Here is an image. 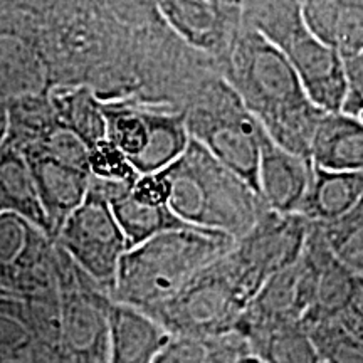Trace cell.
Here are the masks:
<instances>
[{
    "label": "cell",
    "instance_id": "7402d4cb",
    "mask_svg": "<svg viewBox=\"0 0 363 363\" xmlns=\"http://www.w3.org/2000/svg\"><path fill=\"white\" fill-rule=\"evenodd\" d=\"M244 340L262 363H321L310 330L301 321L256 330Z\"/></svg>",
    "mask_w": 363,
    "mask_h": 363
},
{
    "label": "cell",
    "instance_id": "8992f818",
    "mask_svg": "<svg viewBox=\"0 0 363 363\" xmlns=\"http://www.w3.org/2000/svg\"><path fill=\"white\" fill-rule=\"evenodd\" d=\"M185 113L190 138L257 192V167L266 131L224 81L214 83Z\"/></svg>",
    "mask_w": 363,
    "mask_h": 363
},
{
    "label": "cell",
    "instance_id": "7c38bea8",
    "mask_svg": "<svg viewBox=\"0 0 363 363\" xmlns=\"http://www.w3.org/2000/svg\"><path fill=\"white\" fill-rule=\"evenodd\" d=\"M158 12L190 48L220 59L242 27V4L172 0L158 4Z\"/></svg>",
    "mask_w": 363,
    "mask_h": 363
},
{
    "label": "cell",
    "instance_id": "2e32d148",
    "mask_svg": "<svg viewBox=\"0 0 363 363\" xmlns=\"http://www.w3.org/2000/svg\"><path fill=\"white\" fill-rule=\"evenodd\" d=\"M362 195L363 172H335L313 165L310 187L298 216L313 225H331L350 214Z\"/></svg>",
    "mask_w": 363,
    "mask_h": 363
},
{
    "label": "cell",
    "instance_id": "8fae6325",
    "mask_svg": "<svg viewBox=\"0 0 363 363\" xmlns=\"http://www.w3.org/2000/svg\"><path fill=\"white\" fill-rule=\"evenodd\" d=\"M315 283L316 261L306 240L301 257L261 286L240 316L235 335L244 338L252 331L269 326L303 323L311 308Z\"/></svg>",
    "mask_w": 363,
    "mask_h": 363
},
{
    "label": "cell",
    "instance_id": "ba28073f",
    "mask_svg": "<svg viewBox=\"0 0 363 363\" xmlns=\"http://www.w3.org/2000/svg\"><path fill=\"white\" fill-rule=\"evenodd\" d=\"M54 246L110 296L128 244L103 190L93 179L83 203L59 229Z\"/></svg>",
    "mask_w": 363,
    "mask_h": 363
},
{
    "label": "cell",
    "instance_id": "44dd1931",
    "mask_svg": "<svg viewBox=\"0 0 363 363\" xmlns=\"http://www.w3.org/2000/svg\"><path fill=\"white\" fill-rule=\"evenodd\" d=\"M184 111L148 108V135L143 153L133 162L138 175L157 174L179 160L190 143Z\"/></svg>",
    "mask_w": 363,
    "mask_h": 363
},
{
    "label": "cell",
    "instance_id": "836d02e7",
    "mask_svg": "<svg viewBox=\"0 0 363 363\" xmlns=\"http://www.w3.org/2000/svg\"><path fill=\"white\" fill-rule=\"evenodd\" d=\"M9 135V111L4 103H0V147L7 140Z\"/></svg>",
    "mask_w": 363,
    "mask_h": 363
},
{
    "label": "cell",
    "instance_id": "5bb4252c",
    "mask_svg": "<svg viewBox=\"0 0 363 363\" xmlns=\"http://www.w3.org/2000/svg\"><path fill=\"white\" fill-rule=\"evenodd\" d=\"M311 174V158L288 152L264 136L257 167V195L266 208L279 214H298Z\"/></svg>",
    "mask_w": 363,
    "mask_h": 363
},
{
    "label": "cell",
    "instance_id": "ffe728a7",
    "mask_svg": "<svg viewBox=\"0 0 363 363\" xmlns=\"http://www.w3.org/2000/svg\"><path fill=\"white\" fill-rule=\"evenodd\" d=\"M0 214L19 216L51 239V229L40 207L29 167L19 150L7 140L0 147Z\"/></svg>",
    "mask_w": 363,
    "mask_h": 363
},
{
    "label": "cell",
    "instance_id": "d6986e66",
    "mask_svg": "<svg viewBox=\"0 0 363 363\" xmlns=\"http://www.w3.org/2000/svg\"><path fill=\"white\" fill-rule=\"evenodd\" d=\"M313 165L335 172H363V123L343 113H323L313 135Z\"/></svg>",
    "mask_w": 363,
    "mask_h": 363
},
{
    "label": "cell",
    "instance_id": "277c9868",
    "mask_svg": "<svg viewBox=\"0 0 363 363\" xmlns=\"http://www.w3.org/2000/svg\"><path fill=\"white\" fill-rule=\"evenodd\" d=\"M242 22L288 59L316 108L340 113L348 91L345 61L306 29L301 2L242 4Z\"/></svg>",
    "mask_w": 363,
    "mask_h": 363
},
{
    "label": "cell",
    "instance_id": "d590c367",
    "mask_svg": "<svg viewBox=\"0 0 363 363\" xmlns=\"http://www.w3.org/2000/svg\"><path fill=\"white\" fill-rule=\"evenodd\" d=\"M2 296H9V294H6V293L2 291V289H0V298H2Z\"/></svg>",
    "mask_w": 363,
    "mask_h": 363
},
{
    "label": "cell",
    "instance_id": "9c48e42d",
    "mask_svg": "<svg viewBox=\"0 0 363 363\" xmlns=\"http://www.w3.org/2000/svg\"><path fill=\"white\" fill-rule=\"evenodd\" d=\"M311 224L298 214H279L264 208L242 238L234 240L227 261L256 296L271 276L301 257Z\"/></svg>",
    "mask_w": 363,
    "mask_h": 363
},
{
    "label": "cell",
    "instance_id": "6da1fadb",
    "mask_svg": "<svg viewBox=\"0 0 363 363\" xmlns=\"http://www.w3.org/2000/svg\"><path fill=\"white\" fill-rule=\"evenodd\" d=\"M222 62V81L272 142L310 158L325 111L310 101L288 59L242 22Z\"/></svg>",
    "mask_w": 363,
    "mask_h": 363
},
{
    "label": "cell",
    "instance_id": "4fadbf2b",
    "mask_svg": "<svg viewBox=\"0 0 363 363\" xmlns=\"http://www.w3.org/2000/svg\"><path fill=\"white\" fill-rule=\"evenodd\" d=\"M21 153L33 175L35 192L54 242L67 217L83 203L88 195L91 175L89 172L66 165L34 150H22Z\"/></svg>",
    "mask_w": 363,
    "mask_h": 363
},
{
    "label": "cell",
    "instance_id": "52a82bcc",
    "mask_svg": "<svg viewBox=\"0 0 363 363\" xmlns=\"http://www.w3.org/2000/svg\"><path fill=\"white\" fill-rule=\"evenodd\" d=\"M59 289L57 348L65 363H108L111 299L54 246Z\"/></svg>",
    "mask_w": 363,
    "mask_h": 363
},
{
    "label": "cell",
    "instance_id": "d6a6232c",
    "mask_svg": "<svg viewBox=\"0 0 363 363\" xmlns=\"http://www.w3.org/2000/svg\"><path fill=\"white\" fill-rule=\"evenodd\" d=\"M345 71H347L348 86L363 96V51L345 61Z\"/></svg>",
    "mask_w": 363,
    "mask_h": 363
},
{
    "label": "cell",
    "instance_id": "484cf974",
    "mask_svg": "<svg viewBox=\"0 0 363 363\" xmlns=\"http://www.w3.org/2000/svg\"><path fill=\"white\" fill-rule=\"evenodd\" d=\"M321 363H363V342L337 321L310 326Z\"/></svg>",
    "mask_w": 363,
    "mask_h": 363
},
{
    "label": "cell",
    "instance_id": "d4e9b609",
    "mask_svg": "<svg viewBox=\"0 0 363 363\" xmlns=\"http://www.w3.org/2000/svg\"><path fill=\"white\" fill-rule=\"evenodd\" d=\"M34 342V326L29 310L19 298H0V358L16 360Z\"/></svg>",
    "mask_w": 363,
    "mask_h": 363
},
{
    "label": "cell",
    "instance_id": "ac0fdd59",
    "mask_svg": "<svg viewBox=\"0 0 363 363\" xmlns=\"http://www.w3.org/2000/svg\"><path fill=\"white\" fill-rule=\"evenodd\" d=\"M94 180V179H93ZM103 190L115 219L123 233L128 251L145 240L155 238L163 233L180 229H194L180 220L169 206L155 207L138 202L130 194V185L108 184V182L94 180ZM206 233V230H203Z\"/></svg>",
    "mask_w": 363,
    "mask_h": 363
},
{
    "label": "cell",
    "instance_id": "3957f363",
    "mask_svg": "<svg viewBox=\"0 0 363 363\" xmlns=\"http://www.w3.org/2000/svg\"><path fill=\"white\" fill-rule=\"evenodd\" d=\"M234 240L199 229L163 233L126 251L110 299L147 311L179 293L197 272L233 247Z\"/></svg>",
    "mask_w": 363,
    "mask_h": 363
},
{
    "label": "cell",
    "instance_id": "7a4b0ae2",
    "mask_svg": "<svg viewBox=\"0 0 363 363\" xmlns=\"http://www.w3.org/2000/svg\"><path fill=\"white\" fill-rule=\"evenodd\" d=\"M163 172L170 182V211L194 229L238 240L266 208L251 185L195 140Z\"/></svg>",
    "mask_w": 363,
    "mask_h": 363
},
{
    "label": "cell",
    "instance_id": "5b68a950",
    "mask_svg": "<svg viewBox=\"0 0 363 363\" xmlns=\"http://www.w3.org/2000/svg\"><path fill=\"white\" fill-rule=\"evenodd\" d=\"M225 254L197 272L170 299L143 311L145 315L153 318L169 335L224 337L235 333L254 294L229 264Z\"/></svg>",
    "mask_w": 363,
    "mask_h": 363
},
{
    "label": "cell",
    "instance_id": "9a60e30c",
    "mask_svg": "<svg viewBox=\"0 0 363 363\" xmlns=\"http://www.w3.org/2000/svg\"><path fill=\"white\" fill-rule=\"evenodd\" d=\"M170 335L136 308L111 301L108 311V363H153Z\"/></svg>",
    "mask_w": 363,
    "mask_h": 363
},
{
    "label": "cell",
    "instance_id": "83f0119b",
    "mask_svg": "<svg viewBox=\"0 0 363 363\" xmlns=\"http://www.w3.org/2000/svg\"><path fill=\"white\" fill-rule=\"evenodd\" d=\"M88 167L91 179L108 184L131 185L140 177L128 158L106 138L89 148Z\"/></svg>",
    "mask_w": 363,
    "mask_h": 363
},
{
    "label": "cell",
    "instance_id": "e0dca14e",
    "mask_svg": "<svg viewBox=\"0 0 363 363\" xmlns=\"http://www.w3.org/2000/svg\"><path fill=\"white\" fill-rule=\"evenodd\" d=\"M48 83L40 52L24 35L0 29V103L40 98Z\"/></svg>",
    "mask_w": 363,
    "mask_h": 363
},
{
    "label": "cell",
    "instance_id": "1f68e13d",
    "mask_svg": "<svg viewBox=\"0 0 363 363\" xmlns=\"http://www.w3.org/2000/svg\"><path fill=\"white\" fill-rule=\"evenodd\" d=\"M333 321H337L348 333H352L353 337L360 338L363 342V278H360V288H358L352 305L343 311L342 316H338Z\"/></svg>",
    "mask_w": 363,
    "mask_h": 363
},
{
    "label": "cell",
    "instance_id": "cb8c5ba5",
    "mask_svg": "<svg viewBox=\"0 0 363 363\" xmlns=\"http://www.w3.org/2000/svg\"><path fill=\"white\" fill-rule=\"evenodd\" d=\"M246 353H251L246 340L235 333L224 337L170 335L153 363H230Z\"/></svg>",
    "mask_w": 363,
    "mask_h": 363
},
{
    "label": "cell",
    "instance_id": "4dcf8cb0",
    "mask_svg": "<svg viewBox=\"0 0 363 363\" xmlns=\"http://www.w3.org/2000/svg\"><path fill=\"white\" fill-rule=\"evenodd\" d=\"M335 252L357 276L363 278V227L340 244Z\"/></svg>",
    "mask_w": 363,
    "mask_h": 363
},
{
    "label": "cell",
    "instance_id": "f546056e",
    "mask_svg": "<svg viewBox=\"0 0 363 363\" xmlns=\"http://www.w3.org/2000/svg\"><path fill=\"white\" fill-rule=\"evenodd\" d=\"M360 227H363V195L350 214L343 217L342 220L335 222V224L321 227V229H323L326 240H328L330 246L333 247L335 251L340 244L345 242V240L350 238L355 230L360 229Z\"/></svg>",
    "mask_w": 363,
    "mask_h": 363
},
{
    "label": "cell",
    "instance_id": "4316f807",
    "mask_svg": "<svg viewBox=\"0 0 363 363\" xmlns=\"http://www.w3.org/2000/svg\"><path fill=\"white\" fill-rule=\"evenodd\" d=\"M331 48L343 61L363 51V0H337Z\"/></svg>",
    "mask_w": 363,
    "mask_h": 363
},
{
    "label": "cell",
    "instance_id": "603a6c76",
    "mask_svg": "<svg viewBox=\"0 0 363 363\" xmlns=\"http://www.w3.org/2000/svg\"><path fill=\"white\" fill-rule=\"evenodd\" d=\"M49 106L54 121L78 136L88 150L106 138L101 101L89 89L78 88L52 94Z\"/></svg>",
    "mask_w": 363,
    "mask_h": 363
},
{
    "label": "cell",
    "instance_id": "e575fe53",
    "mask_svg": "<svg viewBox=\"0 0 363 363\" xmlns=\"http://www.w3.org/2000/svg\"><path fill=\"white\" fill-rule=\"evenodd\" d=\"M230 363H262V362L257 357H254L252 353H246V355H240Z\"/></svg>",
    "mask_w": 363,
    "mask_h": 363
},
{
    "label": "cell",
    "instance_id": "30bf717a",
    "mask_svg": "<svg viewBox=\"0 0 363 363\" xmlns=\"http://www.w3.org/2000/svg\"><path fill=\"white\" fill-rule=\"evenodd\" d=\"M0 289L22 301L57 289L54 242L16 214H0Z\"/></svg>",
    "mask_w": 363,
    "mask_h": 363
},
{
    "label": "cell",
    "instance_id": "f1b7e54d",
    "mask_svg": "<svg viewBox=\"0 0 363 363\" xmlns=\"http://www.w3.org/2000/svg\"><path fill=\"white\" fill-rule=\"evenodd\" d=\"M130 194L136 201L147 206L165 207L170 201V182L163 170L157 174L140 175L130 185Z\"/></svg>",
    "mask_w": 363,
    "mask_h": 363
}]
</instances>
